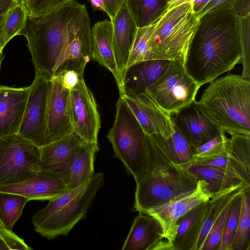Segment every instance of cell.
<instances>
[{
	"instance_id": "cell-1",
	"label": "cell",
	"mask_w": 250,
	"mask_h": 250,
	"mask_svg": "<svg viewBox=\"0 0 250 250\" xmlns=\"http://www.w3.org/2000/svg\"><path fill=\"white\" fill-rule=\"evenodd\" d=\"M241 62L233 10L211 11L199 17L183 64L187 73L201 87Z\"/></svg>"
},
{
	"instance_id": "cell-2",
	"label": "cell",
	"mask_w": 250,
	"mask_h": 250,
	"mask_svg": "<svg viewBox=\"0 0 250 250\" xmlns=\"http://www.w3.org/2000/svg\"><path fill=\"white\" fill-rule=\"evenodd\" d=\"M90 30L86 6L71 0L47 14L27 17L19 35L26 39L36 73L52 79L70 45Z\"/></svg>"
},
{
	"instance_id": "cell-3",
	"label": "cell",
	"mask_w": 250,
	"mask_h": 250,
	"mask_svg": "<svg viewBox=\"0 0 250 250\" xmlns=\"http://www.w3.org/2000/svg\"><path fill=\"white\" fill-rule=\"evenodd\" d=\"M150 172L136 184L134 208L145 213L195 189L198 180L188 167L177 161L166 138L149 140Z\"/></svg>"
},
{
	"instance_id": "cell-4",
	"label": "cell",
	"mask_w": 250,
	"mask_h": 250,
	"mask_svg": "<svg viewBox=\"0 0 250 250\" xmlns=\"http://www.w3.org/2000/svg\"><path fill=\"white\" fill-rule=\"evenodd\" d=\"M195 103L225 132L250 134V78L229 74L215 79Z\"/></svg>"
},
{
	"instance_id": "cell-5",
	"label": "cell",
	"mask_w": 250,
	"mask_h": 250,
	"mask_svg": "<svg viewBox=\"0 0 250 250\" xmlns=\"http://www.w3.org/2000/svg\"><path fill=\"white\" fill-rule=\"evenodd\" d=\"M116 107L115 119L107 138L116 157L137 184L151 170L148 137L122 97L119 98Z\"/></svg>"
},
{
	"instance_id": "cell-6",
	"label": "cell",
	"mask_w": 250,
	"mask_h": 250,
	"mask_svg": "<svg viewBox=\"0 0 250 250\" xmlns=\"http://www.w3.org/2000/svg\"><path fill=\"white\" fill-rule=\"evenodd\" d=\"M198 21L190 2L167 9L154 23L150 37L156 59L177 61L184 64Z\"/></svg>"
},
{
	"instance_id": "cell-7",
	"label": "cell",
	"mask_w": 250,
	"mask_h": 250,
	"mask_svg": "<svg viewBox=\"0 0 250 250\" xmlns=\"http://www.w3.org/2000/svg\"><path fill=\"white\" fill-rule=\"evenodd\" d=\"M40 147L19 133L0 138V186L22 182L39 169Z\"/></svg>"
},
{
	"instance_id": "cell-8",
	"label": "cell",
	"mask_w": 250,
	"mask_h": 250,
	"mask_svg": "<svg viewBox=\"0 0 250 250\" xmlns=\"http://www.w3.org/2000/svg\"><path fill=\"white\" fill-rule=\"evenodd\" d=\"M200 88L187 73L182 62L170 61L161 77L145 91L170 115L195 101Z\"/></svg>"
},
{
	"instance_id": "cell-9",
	"label": "cell",
	"mask_w": 250,
	"mask_h": 250,
	"mask_svg": "<svg viewBox=\"0 0 250 250\" xmlns=\"http://www.w3.org/2000/svg\"><path fill=\"white\" fill-rule=\"evenodd\" d=\"M102 172L93 174L84 188L69 203L47 220L34 227L36 231L48 239L67 235L86 214L96 193L103 186Z\"/></svg>"
},
{
	"instance_id": "cell-10",
	"label": "cell",
	"mask_w": 250,
	"mask_h": 250,
	"mask_svg": "<svg viewBox=\"0 0 250 250\" xmlns=\"http://www.w3.org/2000/svg\"><path fill=\"white\" fill-rule=\"evenodd\" d=\"M51 79L36 74L29 86L18 133L41 147L47 145V101Z\"/></svg>"
},
{
	"instance_id": "cell-11",
	"label": "cell",
	"mask_w": 250,
	"mask_h": 250,
	"mask_svg": "<svg viewBox=\"0 0 250 250\" xmlns=\"http://www.w3.org/2000/svg\"><path fill=\"white\" fill-rule=\"evenodd\" d=\"M69 110L74 132L86 143H98L100 117L94 96L83 78L70 90Z\"/></svg>"
},
{
	"instance_id": "cell-12",
	"label": "cell",
	"mask_w": 250,
	"mask_h": 250,
	"mask_svg": "<svg viewBox=\"0 0 250 250\" xmlns=\"http://www.w3.org/2000/svg\"><path fill=\"white\" fill-rule=\"evenodd\" d=\"M206 182L198 180L196 188L167 203L152 208L146 214L152 215L161 223L165 238L174 247L173 242L177 229L176 222L190 209L213 198L206 188Z\"/></svg>"
},
{
	"instance_id": "cell-13",
	"label": "cell",
	"mask_w": 250,
	"mask_h": 250,
	"mask_svg": "<svg viewBox=\"0 0 250 250\" xmlns=\"http://www.w3.org/2000/svg\"><path fill=\"white\" fill-rule=\"evenodd\" d=\"M126 102L147 135L159 134L169 138L174 131L170 115L146 92H125L121 96Z\"/></svg>"
},
{
	"instance_id": "cell-14",
	"label": "cell",
	"mask_w": 250,
	"mask_h": 250,
	"mask_svg": "<svg viewBox=\"0 0 250 250\" xmlns=\"http://www.w3.org/2000/svg\"><path fill=\"white\" fill-rule=\"evenodd\" d=\"M69 95L70 90L62 84L58 77L51 79L47 101L48 144L74 132L70 116Z\"/></svg>"
},
{
	"instance_id": "cell-15",
	"label": "cell",
	"mask_w": 250,
	"mask_h": 250,
	"mask_svg": "<svg viewBox=\"0 0 250 250\" xmlns=\"http://www.w3.org/2000/svg\"><path fill=\"white\" fill-rule=\"evenodd\" d=\"M85 143L73 132L41 147L39 169L56 174L63 180L67 187L70 166L74 156Z\"/></svg>"
},
{
	"instance_id": "cell-16",
	"label": "cell",
	"mask_w": 250,
	"mask_h": 250,
	"mask_svg": "<svg viewBox=\"0 0 250 250\" xmlns=\"http://www.w3.org/2000/svg\"><path fill=\"white\" fill-rule=\"evenodd\" d=\"M170 117L173 125L188 141L194 151L196 148L219 135L223 130L204 114L195 101L171 114Z\"/></svg>"
},
{
	"instance_id": "cell-17",
	"label": "cell",
	"mask_w": 250,
	"mask_h": 250,
	"mask_svg": "<svg viewBox=\"0 0 250 250\" xmlns=\"http://www.w3.org/2000/svg\"><path fill=\"white\" fill-rule=\"evenodd\" d=\"M122 250H175L165 238L161 223L148 214L135 218Z\"/></svg>"
},
{
	"instance_id": "cell-18",
	"label": "cell",
	"mask_w": 250,
	"mask_h": 250,
	"mask_svg": "<svg viewBox=\"0 0 250 250\" xmlns=\"http://www.w3.org/2000/svg\"><path fill=\"white\" fill-rule=\"evenodd\" d=\"M68 189L63 180L56 174L40 170L34 176L22 182L0 186V191L17 194L30 200H51Z\"/></svg>"
},
{
	"instance_id": "cell-19",
	"label": "cell",
	"mask_w": 250,
	"mask_h": 250,
	"mask_svg": "<svg viewBox=\"0 0 250 250\" xmlns=\"http://www.w3.org/2000/svg\"><path fill=\"white\" fill-rule=\"evenodd\" d=\"M92 58L113 74L120 97L125 93L124 79L117 66L113 46V26L111 21L97 22L91 28Z\"/></svg>"
},
{
	"instance_id": "cell-20",
	"label": "cell",
	"mask_w": 250,
	"mask_h": 250,
	"mask_svg": "<svg viewBox=\"0 0 250 250\" xmlns=\"http://www.w3.org/2000/svg\"><path fill=\"white\" fill-rule=\"evenodd\" d=\"M29 92V86L0 85V138L18 133Z\"/></svg>"
},
{
	"instance_id": "cell-21",
	"label": "cell",
	"mask_w": 250,
	"mask_h": 250,
	"mask_svg": "<svg viewBox=\"0 0 250 250\" xmlns=\"http://www.w3.org/2000/svg\"><path fill=\"white\" fill-rule=\"evenodd\" d=\"M111 21L116 62L125 81L127 62L138 28L125 1Z\"/></svg>"
},
{
	"instance_id": "cell-22",
	"label": "cell",
	"mask_w": 250,
	"mask_h": 250,
	"mask_svg": "<svg viewBox=\"0 0 250 250\" xmlns=\"http://www.w3.org/2000/svg\"><path fill=\"white\" fill-rule=\"evenodd\" d=\"M209 201L202 203L181 217L173 242L175 250H195Z\"/></svg>"
},
{
	"instance_id": "cell-23",
	"label": "cell",
	"mask_w": 250,
	"mask_h": 250,
	"mask_svg": "<svg viewBox=\"0 0 250 250\" xmlns=\"http://www.w3.org/2000/svg\"><path fill=\"white\" fill-rule=\"evenodd\" d=\"M188 169L198 180L205 181L207 190L215 198L243 187H250L238 175L219 168L200 165H190ZM212 198V199H213Z\"/></svg>"
},
{
	"instance_id": "cell-24",
	"label": "cell",
	"mask_w": 250,
	"mask_h": 250,
	"mask_svg": "<svg viewBox=\"0 0 250 250\" xmlns=\"http://www.w3.org/2000/svg\"><path fill=\"white\" fill-rule=\"evenodd\" d=\"M170 62L167 60H147L128 67L125 77V93L144 92L161 77Z\"/></svg>"
},
{
	"instance_id": "cell-25",
	"label": "cell",
	"mask_w": 250,
	"mask_h": 250,
	"mask_svg": "<svg viewBox=\"0 0 250 250\" xmlns=\"http://www.w3.org/2000/svg\"><path fill=\"white\" fill-rule=\"evenodd\" d=\"M99 150L98 143H86L75 154L71 164L68 189L87 183L94 172L95 156Z\"/></svg>"
},
{
	"instance_id": "cell-26",
	"label": "cell",
	"mask_w": 250,
	"mask_h": 250,
	"mask_svg": "<svg viewBox=\"0 0 250 250\" xmlns=\"http://www.w3.org/2000/svg\"><path fill=\"white\" fill-rule=\"evenodd\" d=\"M138 28L156 22L168 9V0H125Z\"/></svg>"
},
{
	"instance_id": "cell-27",
	"label": "cell",
	"mask_w": 250,
	"mask_h": 250,
	"mask_svg": "<svg viewBox=\"0 0 250 250\" xmlns=\"http://www.w3.org/2000/svg\"><path fill=\"white\" fill-rule=\"evenodd\" d=\"M250 249V188L242 193L238 224L229 250Z\"/></svg>"
},
{
	"instance_id": "cell-28",
	"label": "cell",
	"mask_w": 250,
	"mask_h": 250,
	"mask_svg": "<svg viewBox=\"0 0 250 250\" xmlns=\"http://www.w3.org/2000/svg\"><path fill=\"white\" fill-rule=\"evenodd\" d=\"M250 187H243L230 193L220 195L209 200V205L207 211L201 232L195 250H201L206 236L212 226L224 209L238 194Z\"/></svg>"
},
{
	"instance_id": "cell-29",
	"label": "cell",
	"mask_w": 250,
	"mask_h": 250,
	"mask_svg": "<svg viewBox=\"0 0 250 250\" xmlns=\"http://www.w3.org/2000/svg\"><path fill=\"white\" fill-rule=\"evenodd\" d=\"M28 201L22 195L0 191V221L6 229L12 231Z\"/></svg>"
},
{
	"instance_id": "cell-30",
	"label": "cell",
	"mask_w": 250,
	"mask_h": 250,
	"mask_svg": "<svg viewBox=\"0 0 250 250\" xmlns=\"http://www.w3.org/2000/svg\"><path fill=\"white\" fill-rule=\"evenodd\" d=\"M154 23L137 28L127 64V69L138 62L157 60L151 50L150 37Z\"/></svg>"
},
{
	"instance_id": "cell-31",
	"label": "cell",
	"mask_w": 250,
	"mask_h": 250,
	"mask_svg": "<svg viewBox=\"0 0 250 250\" xmlns=\"http://www.w3.org/2000/svg\"><path fill=\"white\" fill-rule=\"evenodd\" d=\"M230 135L226 141L227 151L250 176V134L233 133Z\"/></svg>"
},
{
	"instance_id": "cell-32",
	"label": "cell",
	"mask_w": 250,
	"mask_h": 250,
	"mask_svg": "<svg viewBox=\"0 0 250 250\" xmlns=\"http://www.w3.org/2000/svg\"><path fill=\"white\" fill-rule=\"evenodd\" d=\"M27 17L22 3L16 4L7 12L0 36L2 50L12 38L19 35L25 26Z\"/></svg>"
},
{
	"instance_id": "cell-33",
	"label": "cell",
	"mask_w": 250,
	"mask_h": 250,
	"mask_svg": "<svg viewBox=\"0 0 250 250\" xmlns=\"http://www.w3.org/2000/svg\"><path fill=\"white\" fill-rule=\"evenodd\" d=\"M211 167L234 173L250 185V177L248 176L239 164L227 151L219 155L207 157H193L189 165Z\"/></svg>"
},
{
	"instance_id": "cell-34",
	"label": "cell",
	"mask_w": 250,
	"mask_h": 250,
	"mask_svg": "<svg viewBox=\"0 0 250 250\" xmlns=\"http://www.w3.org/2000/svg\"><path fill=\"white\" fill-rule=\"evenodd\" d=\"M87 183L74 188L68 189L63 193L49 200L45 208L39 210L33 216L32 222L34 227L43 222L66 205L84 188Z\"/></svg>"
},
{
	"instance_id": "cell-35",
	"label": "cell",
	"mask_w": 250,
	"mask_h": 250,
	"mask_svg": "<svg viewBox=\"0 0 250 250\" xmlns=\"http://www.w3.org/2000/svg\"><path fill=\"white\" fill-rule=\"evenodd\" d=\"M237 17V16H236ZM249 15L246 17H237V31L243 64L242 76L250 78V23Z\"/></svg>"
},
{
	"instance_id": "cell-36",
	"label": "cell",
	"mask_w": 250,
	"mask_h": 250,
	"mask_svg": "<svg viewBox=\"0 0 250 250\" xmlns=\"http://www.w3.org/2000/svg\"><path fill=\"white\" fill-rule=\"evenodd\" d=\"M242 193L237 195L231 203L219 250H229L231 243L239 219Z\"/></svg>"
},
{
	"instance_id": "cell-37",
	"label": "cell",
	"mask_w": 250,
	"mask_h": 250,
	"mask_svg": "<svg viewBox=\"0 0 250 250\" xmlns=\"http://www.w3.org/2000/svg\"><path fill=\"white\" fill-rule=\"evenodd\" d=\"M174 128L172 135L167 139L178 163L189 167L194 154V150L174 125Z\"/></svg>"
},
{
	"instance_id": "cell-38",
	"label": "cell",
	"mask_w": 250,
	"mask_h": 250,
	"mask_svg": "<svg viewBox=\"0 0 250 250\" xmlns=\"http://www.w3.org/2000/svg\"><path fill=\"white\" fill-rule=\"evenodd\" d=\"M232 201L228 204L212 226L206 237L201 250H219L225 223Z\"/></svg>"
},
{
	"instance_id": "cell-39",
	"label": "cell",
	"mask_w": 250,
	"mask_h": 250,
	"mask_svg": "<svg viewBox=\"0 0 250 250\" xmlns=\"http://www.w3.org/2000/svg\"><path fill=\"white\" fill-rule=\"evenodd\" d=\"M71 0H24L22 3L27 17H39L59 9Z\"/></svg>"
},
{
	"instance_id": "cell-40",
	"label": "cell",
	"mask_w": 250,
	"mask_h": 250,
	"mask_svg": "<svg viewBox=\"0 0 250 250\" xmlns=\"http://www.w3.org/2000/svg\"><path fill=\"white\" fill-rule=\"evenodd\" d=\"M227 139L223 129L219 135L196 148L193 157H207L226 152Z\"/></svg>"
},
{
	"instance_id": "cell-41",
	"label": "cell",
	"mask_w": 250,
	"mask_h": 250,
	"mask_svg": "<svg viewBox=\"0 0 250 250\" xmlns=\"http://www.w3.org/2000/svg\"><path fill=\"white\" fill-rule=\"evenodd\" d=\"M31 250L24 240L5 228L0 229V250Z\"/></svg>"
},
{
	"instance_id": "cell-42",
	"label": "cell",
	"mask_w": 250,
	"mask_h": 250,
	"mask_svg": "<svg viewBox=\"0 0 250 250\" xmlns=\"http://www.w3.org/2000/svg\"><path fill=\"white\" fill-rule=\"evenodd\" d=\"M235 0H210L195 16L198 19L204 14L213 11L232 9Z\"/></svg>"
},
{
	"instance_id": "cell-43",
	"label": "cell",
	"mask_w": 250,
	"mask_h": 250,
	"mask_svg": "<svg viewBox=\"0 0 250 250\" xmlns=\"http://www.w3.org/2000/svg\"><path fill=\"white\" fill-rule=\"evenodd\" d=\"M56 76L59 78L62 84L69 90L74 87L80 79L83 78L73 70H62Z\"/></svg>"
},
{
	"instance_id": "cell-44",
	"label": "cell",
	"mask_w": 250,
	"mask_h": 250,
	"mask_svg": "<svg viewBox=\"0 0 250 250\" xmlns=\"http://www.w3.org/2000/svg\"><path fill=\"white\" fill-rule=\"evenodd\" d=\"M232 10L238 17L244 18L250 15V0H235Z\"/></svg>"
},
{
	"instance_id": "cell-45",
	"label": "cell",
	"mask_w": 250,
	"mask_h": 250,
	"mask_svg": "<svg viewBox=\"0 0 250 250\" xmlns=\"http://www.w3.org/2000/svg\"><path fill=\"white\" fill-rule=\"evenodd\" d=\"M125 0H103L106 10V14L110 21L115 17L116 13Z\"/></svg>"
},
{
	"instance_id": "cell-46",
	"label": "cell",
	"mask_w": 250,
	"mask_h": 250,
	"mask_svg": "<svg viewBox=\"0 0 250 250\" xmlns=\"http://www.w3.org/2000/svg\"><path fill=\"white\" fill-rule=\"evenodd\" d=\"M16 0H0V14H5L17 4Z\"/></svg>"
},
{
	"instance_id": "cell-47",
	"label": "cell",
	"mask_w": 250,
	"mask_h": 250,
	"mask_svg": "<svg viewBox=\"0 0 250 250\" xmlns=\"http://www.w3.org/2000/svg\"><path fill=\"white\" fill-rule=\"evenodd\" d=\"M88 0L94 11H101L106 13V10L103 0Z\"/></svg>"
},
{
	"instance_id": "cell-48",
	"label": "cell",
	"mask_w": 250,
	"mask_h": 250,
	"mask_svg": "<svg viewBox=\"0 0 250 250\" xmlns=\"http://www.w3.org/2000/svg\"><path fill=\"white\" fill-rule=\"evenodd\" d=\"M5 15H6V14H0V52H2V50H3L1 48L0 36H1L2 28L4 20H5Z\"/></svg>"
},
{
	"instance_id": "cell-49",
	"label": "cell",
	"mask_w": 250,
	"mask_h": 250,
	"mask_svg": "<svg viewBox=\"0 0 250 250\" xmlns=\"http://www.w3.org/2000/svg\"><path fill=\"white\" fill-rule=\"evenodd\" d=\"M4 56H5L4 54L2 53V52H0V70L1 63L4 58Z\"/></svg>"
},
{
	"instance_id": "cell-50",
	"label": "cell",
	"mask_w": 250,
	"mask_h": 250,
	"mask_svg": "<svg viewBox=\"0 0 250 250\" xmlns=\"http://www.w3.org/2000/svg\"><path fill=\"white\" fill-rule=\"evenodd\" d=\"M18 3H22L24 0H16Z\"/></svg>"
},
{
	"instance_id": "cell-51",
	"label": "cell",
	"mask_w": 250,
	"mask_h": 250,
	"mask_svg": "<svg viewBox=\"0 0 250 250\" xmlns=\"http://www.w3.org/2000/svg\"><path fill=\"white\" fill-rule=\"evenodd\" d=\"M3 228H5L4 227L2 224L1 223V221H0V229H2Z\"/></svg>"
}]
</instances>
